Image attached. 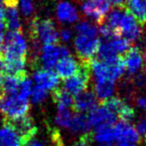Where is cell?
Listing matches in <instances>:
<instances>
[{
    "instance_id": "cell-1",
    "label": "cell",
    "mask_w": 146,
    "mask_h": 146,
    "mask_svg": "<svg viewBox=\"0 0 146 146\" xmlns=\"http://www.w3.org/2000/svg\"><path fill=\"white\" fill-rule=\"evenodd\" d=\"M104 20H106V25L111 28L117 35L129 42L137 41L141 37L142 30L140 23L127 10L121 7H116L108 12Z\"/></svg>"
},
{
    "instance_id": "cell-2",
    "label": "cell",
    "mask_w": 146,
    "mask_h": 146,
    "mask_svg": "<svg viewBox=\"0 0 146 146\" xmlns=\"http://www.w3.org/2000/svg\"><path fill=\"white\" fill-rule=\"evenodd\" d=\"M88 66L94 81L115 82L125 71L123 60L119 56L92 59Z\"/></svg>"
},
{
    "instance_id": "cell-3",
    "label": "cell",
    "mask_w": 146,
    "mask_h": 146,
    "mask_svg": "<svg viewBox=\"0 0 146 146\" xmlns=\"http://www.w3.org/2000/svg\"><path fill=\"white\" fill-rule=\"evenodd\" d=\"M28 44L20 31H8L4 35L0 50L2 61L12 59H27Z\"/></svg>"
},
{
    "instance_id": "cell-4",
    "label": "cell",
    "mask_w": 146,
    "mask_h": 146,
    "mask_svg": "<svg viewBox=\"0 0 146 146\" xmlns=\"http://www.w3.org/2000/svg\"><path fill=\"white\" fill-rule=\"evenodd\" d=\"M29 111V99H25L15 93L0 92V113L5 120L15 119L27 115Z\"/></svg>"
},
{
    "instance_id": "cell-5",
    "label": "cell",
    "mask_w": 146,
    "mask_h": 146,
    "mask_svg": "<svg viewBox=\"0 0 146 146\" xmlns=\"http://www.w3.org/2000/svg\"><path fill=\"white\" fill-rule=\"evenodd\" d=\"M31 35L34 42L43 45L57 44L59 41V31L55 23L50 19L35 18L31 23Z\"/></svg>"
},
{
    "instance_id": "cell-6",
    "label": "cell",
    "mask_w": 146,
    "mask_h": 146,
    "mask_svg": "<svg viewBox=\"0 0 146 146\" xmlns=\"http://www.w3.org/2000/svg\"><path fill=\"white\" fill-rule=\"evenodd\" d=\"M100 44L98 35L77 34L74 39V46L78 56L86 62H90L98 54Z\"/></svg>"
},
{
    "instance_id": "cell-7",
    "label": "cell",
    "mask_w": 146,
    "mask_h": 146,
    "mask_svg": "<svg viewBox=\"0 0 146 146\" xmlns=\"http://www.w3.org/2000/svg\"><path fill=\"white\" fill-rule=\"evenodd\" d=\"M68 55H71V52L64 45L47 44L43 45L42 48H40L38 57L42 65V68L53 69L55 68L60 59Z\"/></svg>"
},
{
    "instance_id": "cell-8",
    "label": "cell",
    "mask_w": 146,
    "mask_h": 146,
    "mask_svg": "<svg viewBox=\"0 0 146 146\" xmlns=\"http://www.w3.org/2000/svg\"><path fill=\"white\" fill-rule=\"evenodd\" d=\"M108 0H83L81 3L82 13L96 23L102 24L110 11Z\"/></svg>"
},
{
    "instance_id": "cell-9",
    "label": "cell",
    "mask_w": 146,
    "mask_h": 146,
    "mask_svg": "<svg viewBox=\"0 0 146 146\" xmlns=\"http://www.w3.org/2000/svg\"><path fill=\"white\" fill-rule=\"evenodd\" d=\"M90 74L88 65H81V68L77 73L64 79V89L72 96H77L87 90L90 83Z\"/></svg>"
},
{
    "instance_id": "cell-10",
    "label": "cell",
    "mask_w": 146,
    "mask_h": 146,
    "mask_svg": "<svg viewBox=\"0 0 146 146\" xmlns=\"http://www.w3.org/2000/svg\"><path fill=\"white\" fill-rule=\"evenodd\" d=\"M130 42L120 36H115L111 39L100 41L98 54L100 58H108L124 54L130 48Z\"/></svg>"
},
{
    "instance_id": "cell-11",
    "label": "cell",
    "mask_w": 146,
    "mask_h": 146,
    "mask_svg": "<svg viewBox=\"0 0 146 146\" xmlns=\"http://www.w3.org/2000/svg\"><path fill=\"white\" fill-rule=\"evenodd\" d=\"M88 121L90 128H100L104 126H112L116 122V115L108 106H96L90 112H88Z\"/></svg>"
},
{
    "instance_id": "cell-12",
    "label": "cell",
    "mask_w": 146,
    "mask_h": 146,
    "mask_svg": "<svg viewBox=\"0 0 146 146\" xmlns=\"http://www.w3.org/2000/svg\"><path fill=\"white\" fill-rule=\"evenodd\" d=\"M7 124H9L14 130L20 135L24 142H28L30 139L34 138L37 133V127L34 123V120L29 115H24L19 118L9 119L5 120Z\"/></svg>"
},
{
    "instance_id": "cell-13",
    "label": "cell",
    "mask_w": 146,
    "mask_h": 146,
    "mask_svg": "<svg viewBox=\"0 0 146 146\" xmlns=\"http://www.w3.org/2000/svg\"><path fill=\"white\" fill-rule=\"evenodd\" d=\"M33 80L37 86L44 88L47 91H54L60 85V77L53 69H37L33 74Z\"/></svg>"
},
{
    "instance_id": "cell-14",
    "label": "cell",
    "mask_w": 146,
    "mask_h": 146,
    "mask_svg": "<svg viewBox=\"0 0 146 146\" xmlns=\"http://www.w3.org/2000/svg\"><path fill=\"white\" fill-rule=\"evenodd\" d=\"M104 105L108 106L116 115V117H118L123 122H130L131 120L135 118V115H136L134 108L132 106H130L118 97L113 96L108 101H106Z\"/></svg>"
},
{
    "instance_id": "cell-15",
    "label": "cell",
    "mask_w": 146,
    "mask_h": 146,
    "mask_svg": "<svg viewBox=\"0 0 146 146\" xmlns=\"http://www.w3.org/2000/svg\"><path fill=\"white\" fill-rule=\"evenodd\" d=\"M113 131L115 141L117 142H129L137 144L140 141V136L137 133L135 127L129 122H120L113 124Z\"/></svg>"
},
{
    "instance_id": "cell-16",
    "label": "cell",
    "mask_w": 146,
    "mask_h": 146,
    "mask_svg": "<svg viewBox=\"0 0 146 146\" xmlns=\"http://www.w3.org/2000/svg\"><path fill=\"white\" fill-rule=\"evenodd\" d=\"M124 69L130 75H135L143 67V55L137 47H130L122 58Z\"/></svg>"
},
{
    "instance_id": "cell-17",
    "label": "cell",
    "mask_w": 146,
    "mask_h": 146,
    "mask_svg": "<svg viewBox=\"0 0 146 146\" xmlns=\"http://www.w3.org/2000/svg\"><path fill=\"white\" fill-rule=\"evenodd\" d=\"M57 19L61 23L72 24L79 21V11L77 7L68 0L60 1L56 7Z\"/></svg>"
},
{
    "instance_id": "cell-18",
    "label": "cell",
    "mask_w": 146,
    "mask_h": 146,
    "mask_svg": "<svg viewBox=\"0 0 146 146\" xmlns=\"http://www.w3.org/2000/svg\"><path fill=\"white\" fill-rule=\"evenodd\" d=\"M98 98L92 91L85 90L82 93L75 96L73 101V107L76 112L88 113L98 106Z\"/></svg>"
},
{
    "instance_id": "cell-19",
    "label": "cell",
    "mask_w": 146,
    "mask_h": 146,
    "mask_svg": "<svg viewBox=\"0 0 146 146\" xmlns=\"http://www.w3.org/2000/svg\"><path fill=\"white\" fill-rule=\"evenodd\" d=\"M80 68H81V64L78 62L77 59L72 55H68L58 61V63L55 66V69H56L55 72L60 78L66 79L77 73Z\"/></svg>"
},
{
    "instance_id": "cell-20",
    "label": "cell",
    "mask_w": 146,
    "mask_h": 146,
    "mask_svg": "<svg viewBox=\"0 0 146 146\" xmlns=\"http://www.w3.org/2000/svg\"><path fill=\"white\" fill-rule=\"evenodd\" d=\"M4 5V22L6 28L9 31H20L21 29V21H20L19 12H18V2L6 3Z\"/></svg>"
},
{
    "instance_id": "cell-21",
    "label": "cell",
    "mask_w": 146,
    "mask_h": 146,
    "mask_svg": "<svg viewBox=\"0 0 146 146\" xmlns=\"http://www.w3.org/2000/svg\"><path fill=\"white\" fill-rule=\"evenodd\" d=\"M25 142L9 124L4 122L0 128V146H24Z\"/></svg>"
},
{
    "instance_id": "cell-22",
    "label": "cell",
    "mask_w": 146,
    "mask_h": 146,
    "mask_svg": "<svg viewBox=\"0 0 146 146\" xmlns=\"http://www.w3.org/2000/svg\"><path fill=\"white\" fill-rule=\"evenodd\" d=\"M115 82L111 81H94V93L98 100L102 102L108 101L113 97L115 92Z\"/></svg>"
},
{
    "instance_id": "cell-23",
    "label": "cell",
    "mask_w": 146,
    "mask_h": 146,
    "mask_svg": "<svg viewBox=\"0 0 146 146\" xmlns=\"http://www.w3.org/2000/svg\"><path fill=\"white\" fill-rule=\"evenodd\" d=\"M90 129V123L88 121V117L84 113L76 112L73 114L71 123L68 128L74 134H80V135H87Z\"/></svg>"
},
{
    "instance_id": "cell-24",
    "label": "cell",
    "mask_w": 146,
    "mask_h": 146,
    "mask_svg": "<svg viewBox=\"0 0 146 146\" xmlns=\"http://www.w3.org/2000/svg\"><path fill=\"white\" fill-rule=\"evenodd\" d=\"M128 12L140 24H146V0H127Z\"/></svg>"
},
{
    "instance_id": "cell-25",
    "label": "cell",
    "mask_w": 146,
    "mask_h": 146,
    "mask_svg": "<svg viewBox=\"0 0 146 146\" xmlns=\"http://www.w3.org/2000/svg\"><path fill=\"white\" fill-rule=\"evenodd\" d=\"M92 139H94L98 144H113V142L115 141L113 125L94 129Z\"/></svg>"
},
{
    "instance_id": "cell-26",
    "label": "cell",
    "mask_w": 146,
    "mask_h": 146,
    "mask_svg": "<svg viewBox=\"0 0 146 146\" xmlns=\"http://www.w3.org/2000/svg\"><path fill=\"white\" fill-rule=\"evenodd\" d=\"M53 98L56 102L58 108H71L73 107L74 98L70 93H68L64 88L58 87L53 91Z\"/></svg>"
},
{
    "instance_id": "cell-27",
    "label": "cell",
    "mask_w": 146,
    "mask_h": 146,
    "mask_svg": "<svg viewBox=\"0 0 146 146\" xmlns=\"http://www.w3.org/2000/svg\"><path fill=\"white\" fill-rule=\"evenodd\" d=\"M74 113L72 112L70 108H58L57 114L55 117V122L61 128L68 129L71 123L72 117Z\"/></svg>"
},
{
    "instance_id": "cell-28",
    "label": "cell",
    "mask_w": 146,
    "mask_h": 146,
    "mask_svg": "<svg viewBox=\"0 0 146 146\" xmlns=\"http://www.w3.org/2000/svg\"><path fill=\"white\" fill-rule=\"evenodd\" d=\"M76 33L84 35H98V27L88 20L78 22L76 25Z\"/></svg>"
},
{
    "instance_id": "cell-29",
    "label": "cell",
    "mask_w": 146,
    "mask_h": 146,
    "mask_svg": "<svg viewBox=\"0 0 146 146\" xmlns=\"http://www.w3.org/2000/svg\"><path fill=\"white\" fill-rule=\"evenodd\" d=\"M49 91H47L46 89L40 87V86H33L32 90H31L30 98L31 101L34 104H39L41 102H43L44 100H46L47 96H48Z\"/></svg>"
},
{
    "instance_id": "cell-30",
    "label": "cell",
    "mask_w": 146,
    "mask_h": 146,
    "mask_svg": "<svg viewBox=\"0 0 146 146\" xmlns=\"http://www.w3.org/2000/svg\"><path fill=\"white\" fill-rule=\"evenodd\" d=\"M20 11L25 17H29L34 12V0H19Z\"/></svg>"
},
{
    "instance_id": "cell-31",
    "label": "cell",
    "mask_w": 146,
    "mask_h": 146,
    "mask_svg": "<svg viewBox=\"0 0 146 146\" xmlns=\"http://www.w3.org/2000/svg\"><path fill=\"white\" fill-rule=\"evenodd\" d=\"M98 35L102 38V40H108V39H111L115 36H118L113 30L110 27H108L106 24H102L100 26V28L98 29Z\"/></svg>"
},
{
    "instance_id": "cell-32",
    "label": "cell",
    "mask_w": 146,
    "mask_h": 146,
    "mask_svg": "<svg viewBox=\"0 0 146 146\" xmlns=\"http://www.w3.org/2000/svg\"><path fill=\"white\" fill-rule=\"evenodd\" d=\"M74 33L70 28H64L59 32V40L61 39L64 43H68L73 39Z\"/></svg>"
},
{
    "instance_id": "cell-33",
    "label": "cell",
    "mask_w": 146,
    "mask_h": 146,
    "mask_svg": "<svg viewBox=\"0 0 146 146\" xmlns=\"http://www.w3.org/2000/svg\"><path fill=\"white\" fill-rule=\"evenodd\" d=\"M135 129H136L139 136L146 140V117H143L140 120H138Z\"/></svg>"
},
{
    "instance_id": "cell-34",
    "label": "cell",
    "mask_w": 146,
    "mask_h": 146,
    "mask_svg": "<svg viewBox=\"0 0 146 146\" xmlns=\"http://www.w3.org/2000/svg\"><path fill=\"white\" fill-rule=\"evenodd\" d=\"M134 84L139 88L146 87V73H137L134 77Z\"/></svg>"
},
{
    "instance_id": "cell-35",
    "label": "cell",
    "mask_w": 146,
    "mask_h": 146,
    "mask_svg": "<svg viewBox=\"0 0 146 146\" xmlns=\"http://www.w3.org/2000/svg\"><path fill=\"white\" fill-rule=\"evenodd\" d=\"M92 139L88 135H83L80 138V140H78L77 142L74 144V146H92Z\"/></svg>"
},
{
    "instance_id": "cell-36",
    "label": "cell",
    "mask_w": 146,
    "mask_h": 146,
    "mask_svg": "<svg viewBox=\"0 0 146 146\" xmlns=\"http://www.w3.org/2000/svg\"><path fill=\"white\" fill-rule=\"evenodd\" d=\"M136 105L139 109L146 111V96H139L136 99Z\"/></svg>"
},
{
    "instance_id": "cell-37",
    "label": "cell",
    "mask_w": 146,
    "mask_h": 146,
    "mask_svg": "<svg viewBox=\"0 0 146 146\" xmlns=\"http://www.w3.org/2000/svg\"><path fill=\"white\" fill-rule=\"evenodd\" d=\"M5 29H6V25L4 20L0 19V41H3L4 35H5Z\"/></svg>"
},
{
    "instance_id": "cell-38",
    "label": "cell",
    "mask_w": 146,
    "mask_h": 146,
    "mask_svg": "<svg viewBox=\"0 0 146 146\" xmlns=\"http://www.w3.org/2000/svg\"><path fill=\"white\" fill-rule=\"evenodd\" d=\"M110 4L114 5L115 7H122L123 5L126 4L127 0H108Z\"/></svg>"
},
{
    "instance_id": "cell-39",
    "label": "cell",
    "mask_w": 146,
    "mask_h": 146,
    "mask_svg": "<svg viewBox=\"0 0 146 146\" xmlns=\"http://www.w3.org/2000/svg\"><path fill=\"white\" fill-rule=\"evenodd\" d=\"M24 146H44V145L39 140H37V139H35V138H32V139H30L28 142H26Z\"/></svg>"
},
{
    "instance_id": "cell-40",
    "label": "cell",
    "mask_w": 146,
    "mask_h": 146,
    "mask_svg": "<svg viewBox=\"0 0 146 146\" xmlns=\"http://www.w3.org/2000/svg\"><path fill=\"white\" fill-rule=\"evenodd\" d=\"M4 75H5V72H4V65H3V61L0 58V83H1L2 79H3Z\"/></svg>"
},
{
    "instance_id": "cell-41",
    "label": "cell",
    "mask_w": 146,
    "mask_h": 146,
    "mask_svg": "<svg viewBox=\"0 0 146 146\" xmlns=\"http://www.w3.org/2000/svg\"><path fill=\"white\" fill-rule=\"evenodd\" d=\"M4 18V5L2 0H0V19L3 20Z\"/></svg>"
},
{
    "instance_id": "cell-42",
    "label": "cell",
    "mask_w": 146,
    "mask_h": 146,
    "mask_svg": "<svg viewBox=\"0 0 146 146\" xmlns=\"http://www.w3.org/2000/svg\"><path fill=\"white\" fill-rule=\"evenodd\" d=\"M113 146H136V144H133V143H129V142H117V144Z\"/></svg>"
},
{
    "instance_id": "cell-43",
    "label": "cell",
    "mask_w": 146,
    "mask_h": 146,
    "mask_svg": "<svg viewBox=\"0 0 146 146\" xmlns=\"http://www.w3.org/2000/svg\"><path fill=\"white\" fill-rule=\"evenodd\" d=\"M143 64H144L146 67V53L144 54V56H143Z\"/></svg>"
},
{
    "instance_id": "cell-44",
    "label": "cell",
    "mask_w": 146,
    "mask_h": 146,
    "mask_svg": "<svg viewBox=\"0 0 146 146\" xmlns=\"http://www.w3.org/2000/svg\"><path fill=\"white\" fill-rule=\"evenodd\" d=\"M98 146H113V144H98Z\"/></svg>"
}]
</instances>
